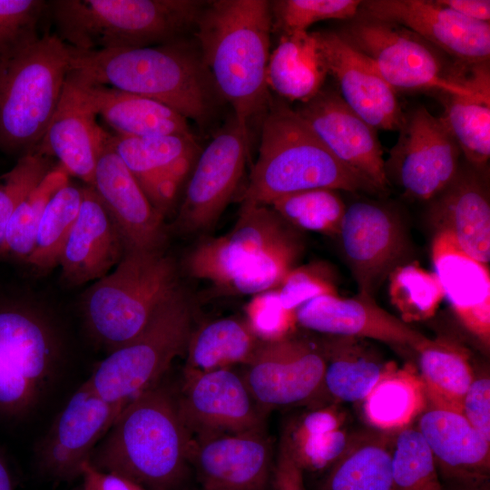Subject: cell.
<instances>
[{"label":"cell","mask_w":490,"mask_h":490,"mask_svg":"<svg viewBox=\"0 0 490 490\" xmlns=\"http://www.w3.org/2000/svg\"><path fill=\"white\" fill-rule=\"evenodd\" d=\"M72 48L44 34L0 64V151L24 155L39 145L72 68Z\"/></svg>","instance_id":"7"},{"label":"cell","mask_w":490,"mask_h":490,"mask_svg":"<svg viewBox=\"0 0 490 490\" xmlns=\"http://www.w3.org/2000/svg\"><path fill=\"white\" fill-rule=\"evenodd\" d=\"M0 348L44 393L60 363L58 341L47 320L19 300L0 298Z\"/></svg>","instance_id":"29"},{"label":"cell","mask_w":490,"mask_h":490,"mask_svg":"<svg viewBox=\"0 0 490 490\" xmlns=\"http://www.w3.org/2000/svg\"><path fill=\"white\" fill-rule=\"evenodd\" d=\"M125 246L108 210L91 185L62 250L59 265L69 284L81 285L107 275L122 260Z\"/></svg>","instance_id":"23"},{"label":"cell","mask_w":490,"mask_h":490,"mask_svg":"<svg viewBox=\"0 0 490 490\" xmlns=\"http://www.w3.org/2000/svg\"><path fill=\"white\" fill-rule=\"evenodd\" d=\"M327 76L311 32L281 36L270 52L267 84L287 103L311 100L323 89Z\"/></svg>","instance_id":"32"},{"label":"cell","mask_w":490,"mask_h":490,"mask_svg":"<svg viewBox=\"0 0 490 490\" xmlns=\"http://www.w3.org/2000/svg\"><path fill=\"white\" fill-rule=\"evenodd\" d=\"M456 485V490H490L489 479Z\"/></svg>","instance_id":"58"},{"label":"cell","mask_w":490,"mask_h":490,"mask_svg":"<svg viewBox=\"0 0 490 490\" xmlns=\"http://www.w3.org/2000/svg\"><path fill=\"white\" fill-rule=\"evenodd\" d=\"M42 395L0 348V416L8 420L24 418Z\"/></svg>","instance_id":"50"},{"label":"cell","mask_w":490,"mask_h":490,"mask_svg":"<svg viewBox=\"0 0 490 490\" xmlns=\"http://www.w3.org/2000/svg\"><path fill=\"white\" fill-rule=\"evenodd\" d=\"M301 251V242L293 230L244 266L223 289L251 296L275 289L295 268Z\"/></svg>","instance_id":"41"},{"label":"cell","mask_w":490,"mask_h":490,"mask_svg":"<svg viewBox=\"0 0 490 490\" xmlns=\"http://www.w3.org/2000/svg\"><path fill=\"white\" fill-rule=\"evenodd\" d=\"M461 413L473 427L490 442V377L475 376L463 402Z\"/></svg>","instance_id":"52"},{"label":"cell","mask_w":490,"mask_h":490,"mask_svg":"<svg viewBox=\"0 0 490 490\" xmlns=\"http://www.w3.org/2000/svg\"><path fill=\"white\" fill-rule=\"evenodd\" d=\"M427 403L461 412L475 373L467 350L458 343L428 338L416 351Z\"/></svg>","instance_id":"35"},{"label":"cell","mask_w":490,"mask_h":490,"mask_svg":"<svg viewBox=\"0 0 490 490\" xmlns=\"http://www.w3.org/2000/svg\"><path fill=\"white\" fill-rule=\"evenodd\" d=\"M245 321L261 342H276L293 336L296 312L286 309L278 289L253 295L246 304Z\"/></svg>","instance_id":"47"},{"label":"cell","mask_w":490,"mask_h":490,"mask_svg":"<svg viewBox=\"0 0 490 490\" xmlns=\"http://www.w3.org/2000/svg\"><path fill=\"white\" fill-rule=\"evenodd\" d=\"M272 20L270 1H206L194 40L222 100L248 127L265 113Z\"/></svg>","instance_id":"2"},{"label":"cell","mask_w":490,"mask_h":490,"mask_svg":"<svg viewBox=\"0 0 490 490\" xmlns=\"http://www.w3.org/2000/svg\"><path fill=\"white\" fill-rule=\"evenodd\" d=\"M262 342L245 319L224 318L191 332L184 372H207L247 365Z\"/></svg>","instance_id":"34"},{"label":"cell","mask_w":490,"mask_h":490,"mask_svg":"<svg viewBox=\"0 0 490 490\" xmlns=\"http://www.w3.org/2000/svg\"><path fill=\"white\" fill-rule=\"evenodd\" d=\"M319 345L326 361L323 393L336 401H362L396 364L384 361L363 338L329 336Z\"/></svg>","instance_id":"30"},{"label":"cell","mask_w":490,"mask_h":490,"mask_svg":"<svg viewBox=\"0 0 490 490\" xmlns=\"http://www.w3.org/2000/svg\"><path fill=\"white\" fill-rule=\"evenodd\" d=\"M328 76L346 105L376 130L398 131L404 113L397 92L336 31L311 32Z\"/></svg>","instance_id":"17"},{"label":"cell","mask_w":490,"mask_h":490,"mask_svg":"<svg viewBox=\"0 0 490 490\" xmlns=\"http://www.w3.org/2000/svg\"><path fill=\"white\" fill-rule=\"evenodd\" d=\"M206 1L55 0L57 36L80 51L142 48L186 39Z\"/></svg>","instance_id":"5"},{"label":"cell","mask_w":490,"mask_h":490,"mask_svg":"<svg viewBox=\"0 0 490 490\" xmlns=\"http://www.w3.org/2000/svg\"><path fill=\"white\" fill-rule=\"evenodd\" d=\"M48 156L38 152L22 155L8 172L0 175V257L7 224L24 198L53 169Z\"/></svg>","instance_id":"46"},{"label":"cell","mask_w":490,"mask_h":490,"mask_svg":"<svg viewBox=\"0 0 490 490\" xmlns=\"http://www.w3.org/2000/svg\"><path fill=\"white\" fill-rule=\"evenodd\" d=\"M435 273L462 326L481 345H490V274L446 231H437L431 249Z\"/></svg>","instance_id":"24"},{"label":"cell","mask_w":490,"mask_h":490,"mask_svg":"<svg viewBox=\"0 0 490 490\" xmlns=\"http://www.w3.org/2000/svg\"><path fill=\"white\" fill-rule=\"evenodd\" d=\"M393 490H445L434 456L416 428L397 433L392 453Z\"/></svg>","instance_id":"43"},{"label":"cell","mask_w":490,"mask_h":490,"mask_svg":"<svg viewBox=\"0 0 490 490\" xmlns=\"http://www.w3.org/2000/svg\"><path fill=\"white\" fill-rule=\"evenodd\" d=\"M440 5L459 15L479 22L489 23L490 1L488 0H436Z\"/></svg>","instance_id":"56"},{"label":"cell","mask_w":490,"mask_h":490,"mask_svg":"<svg viewBox=\"0 0 490 490\" xmlns=\"http://www.w3.org/2000/svg\"><path fill=\"white\" fill-rule=\"evenodd\" d=\"M68 79L86 105L117 135L193 134L188 120L160 102L108 85L85 82L71 71Z\"/></svg>","instance_id":"27"},{"label":"cell","mask_w":490,"mask_h":490,"mask_svg":"<svg viewBox=\"0 0 490 490\" xmlns=\"http://www.w3.org/2000/svg\"><path fill=\"white\" fill-rule=\"evenodd\" d=\"M350 436L342 428L321 435H301L286 430L281 440L302 470L319 471L330 468L342 456Z\"/></svg>","instance_id":"48"},{"label":"cell","mask_w":490,"mask_h":490,"mask_svg":"<svg viewBox=\"0 0 490 490\" xmlns=\"http://www.w3.org/2000/svg\"><path fill=\"white\" fill-rule=\"evenodd\" d=\"M295 111L338 161L375 191L387 189L388 179L377 130L349 109L337 91L323 87Z\"/></svg>","instance_id":"16"},{"label":"cell","mask_w":490,"mask_h":490,"mask_svg":"<svg viewBox=\"0 0 490 490\" xmlns=\"http://www.w3.org/2000/svg\"><path fill=\"white\" fill-rule=\"evenodd\" d=\"M365 422L370 428L397 433L411 426L426 407L425 387L411 364H395L361 401Z\"/></svg>","instance_id":"33"},{"label":"cell","mask_w":490,"mask_h":490,"mask_svg":"<svg viewBox=\"0 0 490 490\" xmlns=\"http://www.w3.org/2000/svg\"><path fill=\"white\" fill-rule=\"evenodd\" d=\"M441 96L439 118L466 160L476 168L484 166L490 158V94Z\"/></svg>","instance_id":"36"},{"label":"cell","mask_w":490,"mask_h":490,"mask_svg":"<svg viewBox=\"0 0 490 490\" xmlns=\"http://www.w3.org/2000/svg\"><path fill=\"white\" fill-rule=\"evenodd\" d=\"M0 490H13V480L8 466L0 454Z\"/></svg>","instance_id":"57"},{"label":"cell","mask_w":490,"mask_h":490,"mask_svg":"<svg viewBox=\"0 0 490 490\" xmlns=\"http://www.w3.org/2000/svg\"><path fill=\"white\" fill-rule=\"evenodd\" d=\"M338 235L360 293L371 296L375 285L402 253L399 224L384 207L356 201L346 207Z\"/></svg>","instance_id":"22"},{"label":"cell","mask_w":490,"mask_h":490,"mask_svg":"<svg viewBox=\"0 0 490 490\" xmlns=\"http://www.w3.org/2000/svg\"><path fill=\"white\" fill-rule=\"evenodd\" d=\"M397 143L385 162L407 195L429 201L458 172L460 149L440 118L424 106L404 113Z\"/></svg>","instance_id":"11"},{"label":"cell","mask_w":490,"mask_h":490,"mask_svg":"<svg viewBox=\"0 0 490 490\" xmlns=\"http://www.w3.org/2000/svg\"><path fill=\"white\" fill-rule=\"evenodd\" d=\"M249 148V127L232 114L196 160L176 219L179 230L196 233L215 224L242 177Z\"/></svg>","instance_id":"10"},{"label":"cell","mask_w":490,"mask_h":490,"mask_svg":"<svg viewBox=\"0 0 490 490\" xmlns=\"http://www.w3.org/2000/svg\"><path fill=\"white\" fill-rule=\"evenodd\" d=\"M416 429L446 479L456 485L489 479L490 442L461 412L427 403Z\"/></svg>","instance_id":"25"},{"label":"cell","mask_w":490,"mask_h":490,"mask_svg":"<svg viewBox=\"0 0 490 490\" xmlns=\"http://www.w3.org/2000/svg\"><path fill=\"white\" fill-rule=\"evenodd\" d=\"M107 133L67 75L56 110L34 152L55 157L68 174L90 185Z\"/></svg>","instance_id":"26"},{"label":"cell","mask_w":490,"mask_h":490,"mask_svg":"<svg viewBox=\"0 0 490 490\" xmlns=\"http://www.w3.org/2000/svg\"><path fill=\"white\" fill-rule=\"evenodd\" d=\"M277 289L282 305L294 311L317 297L338 296L332 273L320 263L293 268Z\"/></svg>","instance_id":"49"},{"label":"cell","mask_w":490,"mask_h":490,"mask_svg":"<svg viewBox=\"0 0 490 490\" xmlns=\"http://www.w3.org/2000/svg\"><path fill=\"white\" fill-rule=\"evenodd\" d=\"M107 133L91 186L122 236L126 251L162 250L166 239L163 216L151 204L136 178L113 150Z\"/></svg>","instance_id":"20"},{"label":"cell","mask_w":490,"mask_h":490,"mask_svg":"<svg viewBox=\"0 0 490 490\" xmlns=\"http://www.w3.org/2000/svg\"><path fill=\"white\" fill-rule=\"evenodd\" d=\"M360 0H276L270 1L272 33L289 36L306 33L315 23L354 18Z\"/></svg>","instance_id":"44"},{"label":"cell","mask_w":490,"mask_h":490,"mask_svg":"<svg viewBox=\"0 0 490 490\" xmlns=\"http://www.w3.org/2000/svg\"><path fill=\"white\" fill-rule=\"evenodd\" d=\"M123 407L103 399L86 381L82 384L35 449L41 471L59 481L81 476Z\"/></svg>","instance_id":"15"},{"label":"cell","mask_w":490,"mask_h":490,"mask_svg":"<svg viewBox=\"0 0 490 490\" xmlns=\"http://www.w3.org/2000/svg\"><path fill=\"white\" fill-rule=\"evenodd\" d=\"M49 8L44 0H0V64L34 44Z\"/></svg>","instance_id":"45"},{"label":"cell","mask_w":490,"mask_h":490,"mask_svg":"<svg viewBox=\"0 0 490 490\" xmlns=\"http://www.w3.org/2000/svg\"><path fill=\"white\" fill-rule=\"evenodd\" d=\"M325 367L320 345L291 336L262 342L241 375L258 406L268 414L322 394Z\"/></svg>","instance_id":"13"},{"label":"cell","mask_w":490,"mask_h":490,"mask_svg":"<svg viewBox=\"0 0 490 490\" xmlns=\"http://www.w3.org/2000/svg\"><path fill=\"white\" fill-rule=\"evenodd\" d=\"M82 199L83 187L69 182L53 195L40 219L34 250L26 264L40 271H47L59 265Z\"/></svg>","instance_id":"37"},{"label":"cell","mask_w":490,"mask_h":490,"mask_svg":"<svg viewBox=\"0 0 490 490\" xmlns=\"http://www.w3.org/2000/svg\"><path fill=\"white\" fill-rule=\"evenodd\" d=\"M200 152L201 150L189 152L169 166L136 179L152 207L163 217L172 209Z\"/></svg>","instance_id":"51"},{"label":"cell","mask_w":490,"mask_h":490,"mask_svg":"<svg viewBox=\"0 0 490 490\" xmlns=\"http://www.w3.org/2000/svg\"><path fill=\"white\" fill-rule=\"evenodd\" d=\"M344 414L334 405L314 409L294 421L287 430L301 435H321L341 428Z\"/></svg>","instance_id":"53"},{"label":"cell","mask_w":490,"mask_h":490,"mask_svg":"<svg viewBox=\"0 0 490 490\" xmlns=\"http://www.w3.org/2000/svg\"><path fill=\"white\" fill-rule=\"evenodd\" d=\"M388 294L400 319L407 324L433 318L445 297L436 273L416 262L393 269L389 274Z\"/></svg>","instance_id":"40"},{"label":"cell","mask_w":490,"mask_h":490,"mask_svg":"<svg viewBox=\"0 0 490 490\" xmlns=\"http://www.w3.org/2000/svg\"><path fill=\"white\" fill-rule=\"evenodd\" d=\"M261 119L259 154L242 202L269 206L284 195L318 188L375 191L329 152L287 102L271 95Z\"/></svg>","instance_id":"4"},{"label":"cell","mask_w":490,"mask_h":490,"mask_svg":"<svg viewBox=\"0 0 490 490\" xmlns=\"http://www.w3.org/2000/svg\"><path fill=\"white\" fill-rule=\"evenodd\" d=\"M179 289L174 261L162 250L126 251L85 292L87 327L111 352L137 336Z\"/></svg>","instance_id":"8"},{"label":"cell","mask_w":490,"mask_h":490,"mask_svg":"<svg viewBox=\"0 0 490 490\" xmlns=\"http://www.w3.org/2000/svg\"><path fill=\"white\" fill-rule=\"evenodd\" d=\"M291 231L271 208L242 202L232 230L197 244L185 259L186 270L223 289L244 266Z\"/></svg>","instance_id":"18"},{"label":"cell","mask_w":490,"mask_h":490,"mask_svg":"<svg viewBox=\"0 0 490 490\" xmlns=\"http://www.w3.org/2000/svg\"><path fill=\"white\" fill-rule=\"evenodd\" d=\"M336 33L396 92L490 94L489 64H459L399 24L357 15Z\"/></svg>","instance_id":"6"},{"label":"cell","mask_w":490,"mask_h":490,"mask_svg":"<svg viewBox=\"0 0 490 490\" xmlns=\"http://www.w3.org/2000/svg\"><path fill=\"white\" fill-rule=\"evenodd\" d=\"M432 200L429 216L437 231L448 232L465 253L488 265L490 204L479 177L458 170L453 181Z\"/></svg>","instance_id":"28"},{"label":"cell","mask_w":490,"mask_h":490,"mask_svg":"<svg viewBox=\"0 0 490 490\" xmlns=\"http://www.w3.org/2000/svg\"><path fill=\"white\" fill-rule=\"evenodd\" d=\"M357 15L399 24L459 64H489L490 24L466 18L436 0L362 1Z\"/></svg>","instance_id":"14"},{"label":"cell","mask_w":490,"mask_h":490,"mask_svg":"<svg viewBox=\"0 0 490 490\" xmlns=\"http://www.w3.org/2000/svg\"><path fill=\"white\" fill-rule=\"evenodd\" d=\"M191 440L177 396L161 380L122 407L90 463L147 490H174L187 475Z\"/></svg>","instance_id":"3"},{"label":"cell","mask_w":490,"mask_h":490,"mask_svg":"<svg viewBox=\"0 0 490 490\" xmlns=\"http://www.w3.org/2000/svg\"><path fill=\"white\" fill-rule=\"evenodd\" d=\"M83 490H147L136 482L121 475L102 471L90 462L82 470Z\"/></svg>","instance_id":"55"},{"label":"cell","mask_w":490,"mask_h":490,"mask_svg":"<svg viewBox=\"0 0 490 490\" xmlns=\"http://www.w3.org/2000/svg\"><path fill=\"white\" fill-rule=\"evenodd\" d=\"M177 402L191 441L266 428L267 413L232 368L184 372Z\"/></svg>","instance_id":"12"},{"label":"cell","mask_w":490,"mask_h":490,"mask_svg":"<svg viewBox=\"0 0 490 490\" xmlns=\"http://www.w3.org/2000/svg\"><path fill=\"white\" fill-rule=\"evenodd\" d=\"M189 464L201 490H266L272 443L266 428L191 440Z\"/></svg>","instance_id":"19"},{"label":"cell","mask_w":490,"mask_h":490,"mask_svg":"<svg viewBox=\"0 0 490 490\" xmlns=\"http://www.w3.org/2000/svg\"><path fill=\"white\" fill-rule=\"evenodd\" d=\"M295 312L298 325L328 336L370 338L415 351L428 339L361 293L351 299L319 296Z\"/></svg>","instance_id":"21"},{"label":"cell","mask_w":490,"mask_h":490,"mask_svg":"<svg viewBox=\"0 0 490 490\" xmlns=\"http://www.w3.org/2000/svg\"><path fill=\"white\" fill-rule=\"evenodd\" d=\"M397 433L369 428L351 435L346 450L329 468L322 490H393Z\"/></svg>","instance_id":"31"},{"label":"cell","mask_w":490,"mask_h":490,"mask_svg":"<svg viewBox=\"0 0 490 490\" xmlns=\"http://www.w3.org/2000/svg\"><path fill=\"white\" fill-rule=\"evenodd\" d=\"M192 309L179 289L132 339L113 349L86 380L103 399L125 406L162 380L175 358L186 353Z\"/></svg>","instance_id":"9"},{"label":"cell","mask_w":490,"mask_h":490,"mask_svg":"<svg viewBox=\"0 0 490 490\" xmlns=\"http://www.w3.org/2000/svg\"><path fill=\"white\" fill-rule=\"evenodd\" d=\"M71 48V73L81 80L160 102L201 128L211 123L224 102L195 40L132 49Z\"/></svg>","instance_id":"1"},{"label":"cell","mask_w":490,"mask_h":490,"mask_svg":"<svg viewBox=\"0 0 490 490\" xmlns=\"http://www.w3.org/2000/svg\"><path fill=\"white\" fill-rule=\"evenodd\" d=\"M269 206L289 226L338 235L346 205L335 190L318 188L279 197Z\"/></svg>","instance_id":"39"},{"label":"cell","mask_w":490,"mask_h":490,"mask_svg":"<svg viewBox=\"0 0 490 490\" xmlns=\"http://www.w3.org/2000/svg\"><path fill=\"white\" fill-rule=\"evenodd\" d=\"M273 479L275 490H305L303 470L293 459L282 440L273 469Z\"/></svg>","instance_id":"54"},{"label":"cell","mask_w":490,"mask_h":490,"mask_svg":"<svg viewBox=\"0 0 490 490\" xmlns=\"http://www.w3.org/2000/svg\"><path fill=\"white\" fill-rule=\"evenodd\" d=\"M110 141L136 179L162 170L183 155L200 150L193 134L142 137L111 134Z\"/></svg>","instance_id":"42"},{"label":"cell","mask_w":490,"mask_h":490,"mask_svg":"<svg viewBox=\"0 0 490 490\" xmlns=\"http://www.w3.org/2000/svg\"><path fill=\"white\" fill-rule=\"evenodd\" d=\"M68 175L60 164L53 168L19 203L5 230L2 257L26 263L42 214L53 195L69 182Z\"/></svg>","instance_id":"38"}]
</instances>
